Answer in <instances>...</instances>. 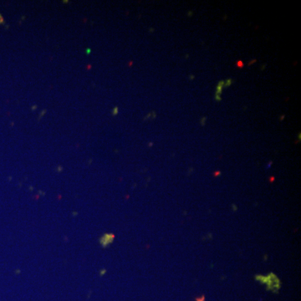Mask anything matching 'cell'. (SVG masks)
<instances>
[{
    "label": "cell",
    "instance_id": "1",
    "mask_svg": "<svg viewBox=\"0 0 301 301\" xmlns=\"http://www.w3.org/2000/svg\"><path fill=\"white\" fill-rule=\"evenodd\" d=\"M256 279L261 282L262 284H265L267 285V289L271 290L274 293H278L280 288V281L278 278L274 274H269L267 277H263L261 275L256 276Z\"/></svg>",
    "mask_w": 301,
    "mask_h": 301
},
{
    "label": "cell",
    "instance_id": "3",
    "mask_svg": "<svg viewBox=\"0 0 301 301\" xmlns=\"http://www.w3.org/2000/svg\"><path fill=\"white\" fill-rule=\"evenodd\" d=\"M243 64V63H242L241 61H238V66H240V67L243 66V64Z\"/></svg>",
    "mask_w": 301,
    "mask_h": 301
},
{
    "label": "cell",
    "instance_id": "2",
    "mask_svg": "<svg viewBox=\"0 0 301 301\" xmlns=\"http://www.w3.org/2000/svg\"><path fill=\"white\" fill-rule=\"evenodd\" d=\"M196 301H205V296L202 295V296H201L200 298H197Z\"/></svg>",
    "mask_w": 301,
    "mask_h": 301
}]
</instances>
